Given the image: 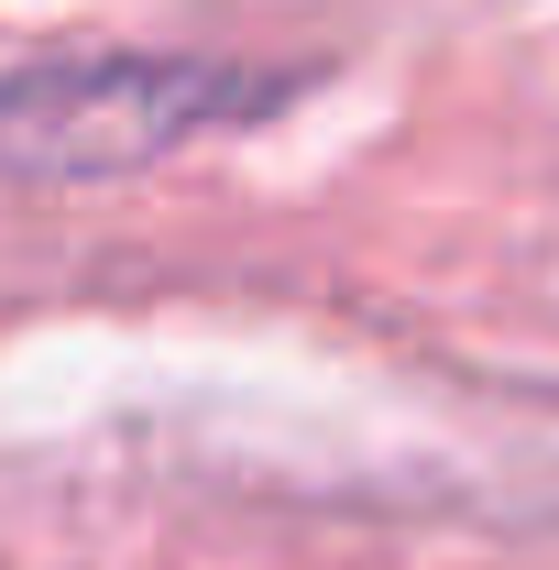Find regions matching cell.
Listing matches in <instances>:
<instances>
[{
    "mask_svg": "<svg viewBox=\"0 0 559 570\" xmlns=\"http://www.w3.org/2000/svg\"><path fill=\"white\" fill-rule=\"evenodd\" d=\"M264 99L242 67L209 56H56V67L0 77V187H99L165 165L176 142L242 121Z\"/></svg>",
    "mask_w": 559,
    "mask_h": 570,
    "instance_id": "cell-1",
    "label": "cell"
}]
</instances>
